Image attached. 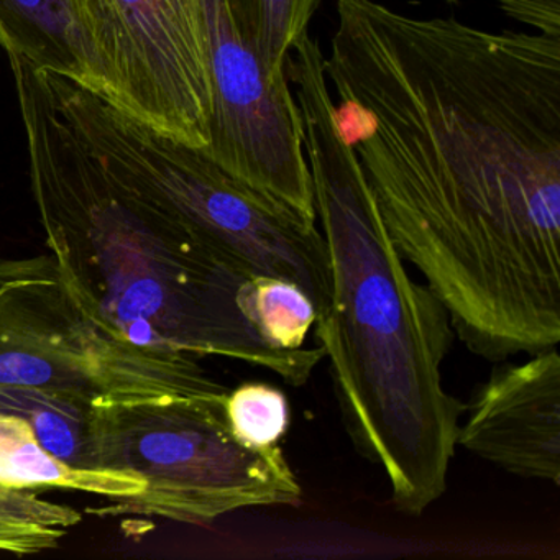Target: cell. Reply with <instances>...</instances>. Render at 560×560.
<instances>
[{
  "instance_id": "6da1fadb",
  "label": "cell",
  "mask_w": 560,
  "mask_h": 560,
  "mask_svg": "<svg viewBox=\"0 0 560 560\" xmlns=\"http://www.w3.org/2000/svg\"><path fill=\"white\" fill-rule=\"evenodd\" d=\"M334 124L475 355L560 340V38L337 0Z\"/></svg>"
},
{
  "instance_id": "7a4b0ae2",
  "label": "cell",
  "mask_w": 560,
  "mask_h": 560,
  "mask_svg": "<svg viewBox=\"0 0 560 560\" xmlns=\"http://www.w3.org/2000/svg\"><path fill=\"white\" fill-rule=\"evenodd\" d=\"M284 73L300 107L327 260L329 296L316 337L357 451L385 471L401 513L421 516L447 490L465 405L444 388L447 311L412 280L353 150L334 124L319 44L304 35Z\"/></svg>"
},
{
  "instance_id": "3957f363",
  "label": "cell",
  "mask_w": 560,
  "mask_h": 560,
  "mask_svg": "<svg viewBox=\"0 0 560 560\" xmlns=\"http://www.w3.org/2000/svg\"><path fill=\"white\" fill-rule=\"evenodd\" d=\"M9 61L45 242L83 310L143 349L238 360L290 385L307 383L324 360L320 347L265 343L238 306L250 278L117 183L55 106L37 68Z\"/></svg>"
},
{
  "instance_id": "277c9868",
  "label": "cell",
  "mask_w": 560,
  "mask_h": 560,
  "mask_svg": "<svg viewBox=\"0 0 560 560\" xmlns=\"http://www.w3.org/2000/svg\"><path fill=\"white\" fill-rule=\"evenodd\" d=\"M50 100L117 183L247 278L293 281L317 313L329 296L323 232L281 199L248 185L93 84L37 68Z\"/></svg>"
},
{
  "instance_id": "5b68a950",
  "label": "cell",
  "mask_w": 560,
  "mask_h": 560,
  "mask_svg": "<svg viewBox=\"0 0 560 560\" xmlns=\"http://www.w3.org/2000/svg\"><path fill=\"white\" fill-rule=\"evenodd\" d=\"M225 398L97 402V468L137 475L143 490L91 513L202 526L247 508L300 504L303 488L283 451L242 444L225 418Z\"/></svg>"
},
{
  "instance_id": "8992f818",
  "label": "cell",
  "mask_w": 560,
  "mask_h": 560,
  "mask_svg": "<svg viewBox=\"0 0 560 560\" xmlns=\"http://www.w3.org/2000/svg\"><path fill=\"white\" fill-rule=\"evenodd\" d=\"M0 386L70 393L94 402L229 389L185 353L117 339L74 298L51 255L0 260Z\"/></svg>"
},
{
  "instance_id": "52a82bcc",
  "label": "cell",
  "mask_w": 560,
  "mask_h": 560,
  "mask_svg": "<svg viewBox=\"0 0 560 560\" xmlns=\"http://www.w3.org/2000/svg\"><path fill=\"white\" fill-rule=\"evenodd\" d=\"M94 88L168 136L206 149L212 116L202 0H77Z\"/></svg>"
},
{
  "instance_id": "ba28073f",
  "label": "cell",
  "mask_w": 560,
  "mask_h": 560,
  "mask_svg": "<svg viewBox=\"0 0 560 560\" xmlns=\"http://www.w3.org/2000/svg\"><path fill=\"white\" fill-rule=\"evenodd\" d=\"M212 116L209 159L317 221L300 107L287 73L265 68L235 0H202Z\"/></svg>"
},
{
  "instance_id": "9c48e42d",
  "label": "cell",
  "mask_w": 560,
  "mask_h": 560,
  "mask_svg": "<svg viewBox=\"0 0 560 560\" xmlns=\"http://www.w3.org/2000/svg\"><path fill=\"white\" fill-rule=\"evenodd\" d=\"M457 445L517 477L560 481V357L557 347L497 366L478 386Z\"/></svg>"
},
{
  "instance_id": "30bf717a",
  "label": "cell",
  "mask_w": 560,
  "mask_h": 560,
  "mask_svg": "<svg viewBox=\"0 0 560 560\" xmlns=\"http://www.w3.org/2000/svg\"><path fill=\"white\" fill-rule=\"evenodd\" d=\"M0 50L9 60L94 84L77 0H0Z\"/></svg>"
},
{
  "instance_id": "8fae6325",
  "label": "cell",
  "mask_w": 560,
  "mask_h": 560,
  "mask_svg": "<svg viewBox=\"0 0 560 560\" xmlns=\"http://www.w3.org/2000/svg\"><path fill=\"white\" fill-rule=\"evenodd\" d=\"M0 483L55 487L117 500L143 490L142 478L124 471L83 470L65 464L35 438L24 419L0 411Z\"/></svg>"
},
{
  "instance_id": "7c38bea8",
  "label": "cell",
  "mask_w": 560,
  "mask_h": 560,
  "mask_svg": "<svg viewBox=\"0 0 560 560\" xmlns=\"http://www.w3.org/2000/svg\"><path fill=\"white\" fill-rule=\"evenodd\" d=\"M96 405L55 389L0 386V411L24 419L50 454L83 470H100L94 439Z\"/></svg>"
},
{
  "instance_id": "4fadbf2b",
  "label": "cell",
  "mask_w": 560,
  "mask_h": 560,
  "mask_svg": "<svg viewBox=\"0 0 560 560\" xmlns=\"http://www.w3.org/2000/svg\"><path fill=\"white\" fill-rule=\"evenodd\" d=\"M238 306L265 343L275 349H304L317 311L303 288L281 278H250L242 284Z\"/></svg>"
},
{
  "instance_id": "5bb4252c",
  "label": "cell",
  "mask_w": 560,
  "mask_h": 560,
  "mask_svg": "<svg viewBox=\"0 0 560 560\" xmlns=\"http://www.w3.org/2000/svg\"><path fill=\"white\" fill-rule=\"evenodd\" d=\"M83 514L44 500L32 488L0 483V550L28 556L57 549Z\"/></svg>"
},
{
  "instance_id": "9a60e30c",
  "label": "cell",
  "mask_w": 560,
  "mask_h": 560,
  "mask_svg": "<svg viewBox=\"0 0 560 560\" xmlns=\"http://www.w3.org/2000/svg\"><path fill=\"white\" fill-rule=\"evenodd\" d=\"M319 4L320 0H235L252 44L275 77L284 74L288 55L310 34Z\"/></svg>"
},
{
  "instance_id": "2e32d148",
  "label": "cell",
  "mask_w": 560,
  "mask_h": 560,
  "mask_svg": "<svg viewBox=\"0 0 560 560\" xmlns=\"http://www.w3.org/2000/svg\"><path fill=\"white\" fill-rule=\"evenodd\" d=\"M225 418L235 438L248 447H275L290 428V402L267 383H245L228 393Z\"/></svg>"
},
{
  "instance_id": "e0dca14e",
  "label": "cell",
  "mask_w": 560,
  "mask_h": 560,
  "mask_svg": "<svg viewBox=\"0 0 560 560\" xmlns=\"http://www.w3.org/2000/svg\"><path fill=\"white\" fill-rule=\"evenodd\" d=\"M508 18L536 31L560 38V0H494Z\"/></svg>"
}]
</instances>
